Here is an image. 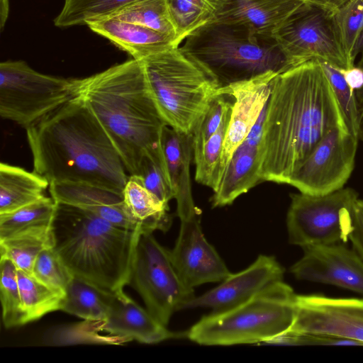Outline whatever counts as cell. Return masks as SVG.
<instances>
[{
    "mask_svg": "<svg viewBox=\"0 0 363 363\" xmlns=\"http://www.w3.org/2000/svg\"><path fill=\"white\" fill-rule=\"evenodd\" d=\"M337 126L346 127L318 60L277 75L264 123L261 182L288 184L325 135Z\"/></svg>",
    "mask_w": 363,
    "mask_h": 363,
    "instance_id": "6da1fadb",
    "label": "cell"
},
{
    "mask_svg": "<svg viewBox=\"0 0 363 363\" xmlns=\"http://www.w3.org/2000/svg\"><path fill=\"white\" fill-rule=\"evenodd\" d=\"M26 130L33 171L50 184H87L123 194L129 177L125 165L80 94Z\"/></svg>",
    "mask_w": 363,
    "mask_h": 363,
    "instance_id": "7a4b0ae2",
    "label": "cell"
},
{
    "mask_svg": "<svg viewBox=\"0 0 363 363\" xmlns=\"http://www.w3.org/2000/svg\"><path fill=\"white\" fill-rule=\"evenodd\" d=\"M79 94L130 174L148 156L166 165L160 140L167 125L150 94L141 61L132 59L81 79Z\"/></svg>",
    "mask_w": 363,
    "mask_h": 363,
    "instance_id": "3957f363",
    "label": "cell"
},
{
    "mask_svg": "<svg viewBox=\"0 0 363 363\" xmlns=\"http://www.w3.org/2000/svg\"><path fill=\"white\" fill-rule=\"evenodd\" d=\"M140 232L60 202L50 228L52 247L72 275L113 294L128 284Z\"/></svg>",
    "mask_w": 363,
    "mask_h": 363,
    "instance_id": "277c9868",
    "label": "cell"
},
{
    "mask_svg": "<svg viewBox=\"0 0 363 363\" xmlns=\"http://www.w3.org/2000/svg\"><path fill=\"white\" fill-rule=\"evenodd\" d=\"M184 40L182 50L218 88L268 72L280 74L289 69L274 38L257 35L240 26L216 21Z\"/></svg>",
    "mask_w": 363,
    "mask_h": 363,
    "instance_id": "5b68a950",
    "label": "cell"
},
{
    "mask_svg": "<svg viewBox=\"0 0 363 363\" xmlns=\"http://www.w3.org/2000/svg\"><path fill=\"white\" fill-rule=\"evenodd\" d=\"M296 296L290 286L278 281L242 303L203 316L186 336L208 346L269 343L291 327Z\"/></svg>",
    "mask_w": 363,
    "mask_h": 363,
    "instance_id": "8992f818",
    "label": "cell"
},
{
    "mask_svg": "<svg viewBox=\"0 0 363 363\" xmlns=\"http://www.w3.org/2000/svg\"><path fill=\"white\" fill-rule=\"evenodd\" d=\"M150 94L167 125L191 134L219 89L179 46L140 60Z\"/></svg>",
    "mask_w": 363,
    "mask_h": 363,
    "instance_id": "52a82bcc",
    "label": "cell"
},
{
    "mask_svg": "<svg viewBox=\"0 0 363 363\" xmlns=\"http://www.w3.org/2000/svg\"><path fill=\"white\" fill-rule=\"evenodd\" d=\"M81 79L40 73L22 60L0 63V116L26 129L79 94Z\"/></svg>",
    "mask_w": 363,
    "mask_h": 363,
    "instance_id": "ba28073f",
    "label": "cell"
},
{
    "mask_svg": "<svg viewBox=\"0 0 363 363\" xmlns=\"http://www.w3.org/2000/svg\"><path fill=\"white\" fill-rule=\"evenodd\" d=\"M127 285L143 298L147 311L167 327L174 312L186 309L196 295L176 269L170 251L162 246L152 233L140 232Z\"/></svg>",
    "mask_w": 363,
    "mask_h": 363,
    "instance_id": "9c48e42d",
    "label": "cell"
},
{
    "mask_svg": "<svg viewBox=\"0 0 363 363\" xmlns=\"http://www.w3.org/2000/svg\"><path fill=\"white\" fill-rule=\"evenodd\" d=\"M357 199V192L349 187L324 195L291 194L286 216L289 242L302 249L347 242Z\"/></svg>",
    "mask_w": 363,
    "mask_h": 363,
    "instance_id": "30bf717a",
    "label": "cell"
},
{
    "mask_svg": "<svg viewBox=\"0 0 363 363\" xmlns=\"http://www.w3.org/2000/svg\"><path fill=\"white\" fill-rule=\"evenodd\" d=\"M333 13L310 6L294 16L274 35L289 69L311 60L340 70L352 67L338 37Z\"/></svg>",
    "mask_w": 363,
    "mask_h": 363,
    "instance_id": "8fae6325",
    "label": "cell"
},
{
    "mask_svg": "<svg viewBox=\"0 0 363 363\" xmlns=\"http://www.w3.org/2000/svg\"><path fill=\"white\" fill-rule=\"evenodd\" d=\"M359 139L346 127L330 130L288 184L301 193L324 195L344 187L354 169Z\"/></svg>",
    "mask_w": 363,
    "mask_h": 363,
    "instance_id": "7c38bea8",
    "label": "cell"
},
{
    "mask_svg": "<svg viewBox=\"0 0 363 363\" xmlns=\"http://www.w3.org/2000/svg\"><path fill=\"white\" fill-rule=\"evenodd\" d=\"M288 330L348 340L363 345V298L296 294L295 318Z\"/></svg>",
    "mask_w": 363,
    "mask_h": 363,
    "instance_id": "4fadbf2b",
    "label": "cell"
},
{
    "mask_svg": "<svg viewBox=\"0 0 363 363\" xmlns=\"http://www.w3.org/2000/svg\"><path fill=\"white\" fill-rule=\"evenodd\" d=\"M279 73L268 72L250 79L218 89L230 95L233 104L222 154L214 172L215 191L235 150L244 141L268 101L274 78Z\"/></svg>",
    "mask_w": 363,
    "mask_h": 363,
    "instance_id": "5bb4252c",
    "label": "cell"
},
{
    "mask_svg": "<svg viewBox=\"0 0 363 363\" xmlns=\"http://www.w3.org/2000/svg\"><path fill=\"white\" fill-rule=\"evenodd\" d=\"M290 268L299 280L336 286L363 296V260L345 243L315 245Z\"/></svg>",
    "mask_w": 363,
    "mask_h": 363,
    "instance_id": "9a60e30c",
    "label": "cell"
},
{
    "mask_svg": "<svg viewBox=\"0 0 363 363\" xmlns=\"http://www.w3.org/2000/svg\"><path fill=\"white\" fill-rule=\"evenodd\" d=\"M179 219V236L170 255L182 279L193 289L206 283L222 281L230 272L204 237L200 213Z\"/></svg>",
    "mask_w": 363,
    "mask_h": 363,
    "instance_id": "2e32d148",
    "label": "cell"
},
{
    "mask_svg": "<svg viewBox=\"0 0 363 363\" xmlns=\"http://www.w3.org/2000/svg\"><path fill=\"white\" fill-rule=\"evenodd\" d=\"M284 274L283 267L274 256L260 255L245 269L230 273L218 286L196 296L186 309L208 308L216 312L232 308L283 281Z\"/></svg>",
    "mask_w": 363,
    "mask_h": 363,
    "instance_id": "e0dca14e",
    "label": "cell"
},
{
    "mask_svg": "<svg viewBox=\"0 0 363 363\" xmlns=\"http://www.w3.org/2000/svg\"><path fill=\"white\" fill-rule=\"evenodd\" d=\"M86 322L97 331L108 334L106 343L120 344L135 340L155 344L178 336L123 291L114 294L109 311L104 320Z\"/></svg>",
    "mask_w": 363,
    "mask_h": 363,
    "instance_id": "ac0fdd59",
    "label": "cell"
},
{
    "mask_svg": "<svg viewBox=\"0 0 363 363\" xmlns=\"http://www.w3.org/2000/svg\"><path fill=\"white\" fill-rule=\"evenodd\" d=\"M267 105L251 130L235 150L212 198L213 207L231 204L261 182L262 135Z\"/></svg>",
    "mask_w": 363,
    "mask_h": 363,
    "instance_id": "d6986e66",
    "label": "cell"
},
{
    "mask_svg": "<svg viewBox=\"0 0 363 363\" xmlns=\"http://www.w3.org/2000/svg\"><path fill=\"white\" fill-rule=\"evenodd\" d=\"M310 6L306 0H227L217 21L244 27L259 36L273 38L294 16Z\"/></svg>",
    "mask_w": 363,
    "mask_h": 363,
    "instance_id": "ffe728a7",
    "label": "cell"
},
{
    "mask_svg": "<svg viewBox=\"0 0 363 363\" xmlns=\"http://www.w3.org/2000/svg\"><path fill=\"white\" fill-rule=\"evenodd\" d=\"M49 191L56 202L88 211L118 226L142 231L129 215L123 194L82 183H50Z\"/></svg>",
    "mask_w": 363,
    "mask_h": 363,
    "instance_id": "44dd1931",
    "label": "cell"
},
{
    "mask_svg": "<svg viewBox=\"0 0 363 363\" xmlns=\"http://www.w3.org/2000/svg\"><path fill=\"white\" fill-rule=\"evenodd\" d=\"M160 144L177 200L179 218L199 213L191 189L190 162L194 156L191 135L181 133L166 125L162 129Z\"/></svg>",
    "mask_w": 363,
    "mask_h": 363,
    "instance_id": "7402d4cb",
    "label": "cell"
},
{
    "mask_svg": "<svg viewBox=\"0 0 363 363\" xmlns=\"http://www.w3.org/2000/svg\"><path fill=\"white\" fill-rule=\"evenodd\" d=\"M86 25L136 60L140 61L172 46H179L163 33L113 16L92 20Z\"/></svg>",
    "mask_w": 363,
    "mask_h": 363,
    "instance_id": "603a6c76",
    "label": "cell"
},
{
    "mask_svg": "<svg viewBox=\"0 0 363 363\" xmlns=\"http://www.w3.org/2000/svg\"><path fill=\"white\" fill-rule=\"evenodd\" d=\"M47 179L34 171L4 162L0 164V214L9 213L44 196Z\"/></svg>",
    "mask_w": 363,
    "mask_h": 363,
    "instance_id": "cb8c5ba5",
    "label": "cell"
},
{
    "mask_svg": "<svg viewBox=\"0 0 363 363\" xmlns=\"http://www.w3.org/2000/svg\"><path fill=\"white\" fill-rule=\"evenodd\" d=\"M123 196L129 215L143 232L169 230L172 224L169 206L146 189L139 176H129Z\"/></svg>",
    "mask_w": 363,
    "mask_h": 363,
    "instance_id": "d4e9b609",
    "label": "cell"
},
{
    "mask_svg": "<svg viewBox=\"0 0 363 363\" xmlns=\"http://www.w3.org/2000/svg\"><path fill=\"white\" fill-rule=\"evenodd\" d=\"M55 208L56 201L44 196L13 212L0 214V241L50 233Z\"/></svg>",
    "mask_w": 363,
    "mask_h": 363,
    "instance_id": "484cf974",
    "label": "cell"
},
{
    "mask_svg": "<svg viewBox=\"0 0 363 363\" xmlns=\"http://www.w3.org/2000/svg\"><path fill=\"white\" fill-rule=\"evenodd\" d=\"M165 4L179 45L199 28L217 21L227 0H165Z\"/></svg>",
    "mask_w": 363,
    "mask_h": 363,
    "instance_id": "4316f807",
    "label": "cell"
},
{
    "mask_svg": "<svg viewBox=\"0 0 363 363\" xmlns=\"http://www.w3.org/2000/svg\"><path fill=\"white\" fill-rule=\"evenodd\" d=\"M113 295L73 276L65 290L62 311L85 321H100L106 317Z\"/></svg>",
    "mask_w": 363,
    "mask_h": 363,
    "instance_id": "83f0119b",
    "label": "cell"
},
{
    "mask_svg": "<svg viewBox=\"0 0 363 363\" xmlns=\"http://www.w3.org/2000/svg\"><path fill=\"white\" fill-rule=\"evenodd\" d=\"M17 275L27 323L38 320L49 313L62 311L64 291L51 288L20 269L17 270Z\"/></svg>",
    "mask_w": 363,
    "mask_h": 363,
    "instance_id": "f1b7e54d",
    "label": "cell"
},
{
    "mask_svg": "<svg viewBox=\"0 0 363 363\" xmlns=\"http://www.w3.org/2000/svg\"><path fill=\"white\" fill-rule=\"evenodd\" d=\"M139 1L141 0H65L54 23L60 28L86 25L90 21L110 16Z\"/></svg>",
    "mask_w": 363,
    "mask_h": 363,
    "instance_id": "f546056e",
    "label": "cell"
},
{
    "mask_svg": "<svg viewBox=\"0 0 363 363\" xmlns=\"http://www.w3.org/2000/svg\"><path fill=\"white\" fill-rule=\"evenodd\" d=\"M110 16L138 23L163 33L172 38L176 45H179L165 0H141L124 7Z\"/></svg>",
    "mask_w": 363,
    "mask_h": 363,
    "instance_id": "4dcf8cb0",
    "label": "cell"
},
{
    "mask_svg": "<svg viewBox=\"0 0 363 363\" xmlns=\"http://www.w3.org/2000/svg\"><path fill=\"white\" fill-rule=\"evenodd\" d=\"M17 268L5 257L0 259V298L2 320L6 328L26 324L18 281Z\"/></svg>",
    "mask_w": 363,
    "mask_h": 363,
    "instance_id": "1f68e13d",
    "label": "cell"
},
{
    "mask_svg": "<svg viewBox=\"0 0 363 363\" xmlns=\"http://www.w3.org/2000/svg\"><path fill=\"white\" fill-rule=\"evenodd\" d=\"M319 62L331 84L347 129L359 140H363V121L354 91L347 84L340 69L326 62Z\"/></svg>",
    "mask_w": 363,
    "mask_h": 363,
    "instance_id": "d6a6232c",
    "label": "cell"
},
{
    "mask_svg": "<svg viewBox=\"0 0 363 363\" xmlns=\"http://www.w3.org/2000/svg\"><path fill=\"white\" fill-rule=\"evenodd\" d=\"M50 246H52L51 233L13 238L0 241L1 257L11 259L18 269L33 276L38 254Z\"/></svg>",
    "mask_w": 363,
    "mask_h": 363,
    "instance_id": "836d02e7",
    "label": "cell"
},
{
    "mask_svg": "<svg viewBox=\"0 0 363 363\" xmlns=\"http://www.w3.org/2000/svg\"><path fill=\"white\" fill-rule=\"evenodd\" d=\"M233 105L226 111L217 131L204 144L201 151L194 157L197 182L211 188L214 172L219 162L228 128Z\"/></svg>",
    "mask_w": 363,
    "mask_h": 363,
    "instance_id": "e575fe53",
    "label": "cell"
},
{
    "mask_svg": "<svg viewBox=\"0 0 363 363\" xmlns=\"http://www.w3.org/2000/svg\"><path fill=\"white\" fill-rule=\"evenodd\" d=\"M230 95L219 93L213 98L204 113L196 122L191 135L194 157L220 127L226 111L233 105Z\"/></svg>",
    "mask_w": 363,
    "mask_h": 363,
    "instance_id": "d590c367",
    "label": "cell"
},
{
    "mask_svg": "<svg viewBox=\"0 0 363 363\" xmlns=\"http://www.w3.org/2000/svg\"><path fill=\"white\" fill-rule=\"evenodd\" d=\"M342 46L352 65L354 43L363 26V0H350L333 14Z\"/></svg>",
    "mask_w": 363,
    "mask_h": 363,
    "instance_id": "8d00e7d4",
    "label": "cell"
},
{
    "mask_svg": "<svg viewBox=\"0 0 363 363\" xmlns=\"http://www.w3.org/2000/svg\"><path fill=\"white\" fill-rule=\"evenodd\" d=\"M33 276L47 286L64 292L73 277L52 246L38 254Z\"/></svg>",
    "mask_w": 363,
    "mask_h": 363,
    "instance_id": "74e56055",
    "label": "cell"
},
{
    "mask_svg": "<svg viewBox=\"0 0 363 363\" xmlns=\"http://www.w3.org/2000/svg\"><path fill=\"white\" fill-rule=\"evenodd\" d=\"M143 185L160 201L168 206L174 199V193L166 169L148 156H145L140 163L138 174Z\"/></svg>",
    "mask_w": 363,
    "mask_h": 363,
    "instance_id": "f35d334b",
    "label": "cell"
},
{
    "mask_svg": "<svg viewBox=\"0 0 363 363\" xmlns=\"http://www.w3.org/2000/svg\"><path fill=\"white\" fill-rule=\"evenodd\" d=\"M349 240L363 260V200L355 201L352 208V230Z\"/></svg>",
    "mask_w": 363,
    "mask_h": 363,
    "instance_id": "ab89813d",
    "label": "cell"
},
{
    "mask_svg": "<svg viewBox=\"0 0 363 363\" xmlns=\"http://www.w3.org/2000/svg\"><path fill=\"white\" fill-rule=\"evenodd\" d=\"M344 77L350 86L354 91L361 89L363 87V69L357 65L352 67L341 70Z\"/></svg>",
    "mask_w": 363,
    "mask_h": 363,
    "instance_id": "60d3db41",
    "label": "cell"
},
{
    "mask_svg": "<svg viewBox=\"0 0 363 363\" xmlns=\"http://www.w3.org/2000/svg\"><path fill=\"white\" fill-rule=\"evenodd\" d=\"M309 4L335 13L350 0H306Z\"/></svg>",
    "mask_w": 363,
    "mask_h": 363,
    "instance_id": "b9f144b4",
    "label": "cell"
},
{
    "mask_svg": "<svg viewBox=\"0 0 363 363\" xmlns=\"http://www.w3.org/2000/svg\"><path fill=\"white\" fill-rule=\"evenodd\" d=\"M9 12V1L0 0V28L2 31L8 18Z\"/></svg>",
    "mask_w": 363,
    "mask_h": 363,
    "instance_id": "7bdbcfd3",
    "label": "cell"
},
{
    "mask_svg": "<svg viewBox=\"0 0 363 363\" xmlns=\"http://www.w3.org/2000/svg\"><path fill=\"white\" fill-rule=\"evenodd\" d=\"M357 66L363 69V53L359 56V60ZM354 93L357 101L359 111L363 121V87L361 89L354 91Z\"/></svg>",
    "mask_w": 363,
    "mask_h": 363,
    "instance_id": "ee69618b",
    "label": "cell"
},
{
    "mask_svg": "<svg viewBox=\"0 0 363 363\" xmlns=\"http://www.w3.org/2000/svg\"><path fill=\"white\" fill-rule=\"evenodd\" d=\"M363 53V26L359 31L358 37L354 43L353 50H352V60L355 62V60L357 57Z\"/></svg>",
    "mask_w": 363,
    "mask_h": 363,
    "instance_id": "f6af8a7d",
    "label": "cell"
}]
</instances>
